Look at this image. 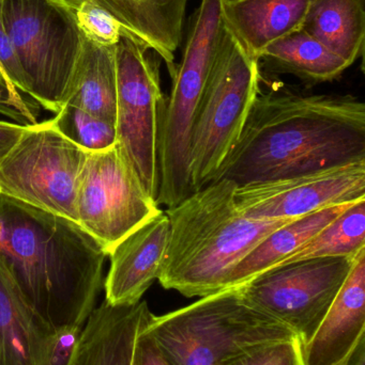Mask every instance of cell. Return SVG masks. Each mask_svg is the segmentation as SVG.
Here are the masks:
<instances>
[{"label": "cell", "mask_w": 365, "mask_h": 365, "mask_svg": "<svg viewBox=\"0 0 365 365\" xmlns=\"http://www.w3.org/2000/svg\"><path fill=\"white\" fill-rule=\"evenodd\" d=\"M28 128L29 125L0 122V163L21 140Z\"/></svg>", "instance_id": "cell-31"}, {"label": "cell", "mask_w": 365, "mask_h": 365, "mask_svg": "<svg viewBox=\"0 0 365 365\" xmlns=\"http://www.w3.org/2000/svg\"><path fill=\"white\" fill-rule=\"evenodd\" d=\"M364 249L365 197L354 202L282 264L316 257H356Z\"/></svg>", "instance_id": "cell-23"}, {"label": "cell", "mask_w": 365, "mask_h": 365, "mask_svg": "<svg viewBox=\"0 0 365 365\" xmlns=\"http://www.w3.org/2000/svg\"><path fill=\"white\" fill-rule=\"evenodd\" d=\"M124 32L115 45L117 71L116 147L146 192L159 193V139L165 98L161 89V59Z\"/></svg>", "instance_id": "cell-8"}, {"label": "cell", "mask_w": 365, "mask_h": 365, "mask_svg": "<svg viewBox=\"0 0 365 365\" xmlns=\"http://www.w3.org/2000/svg\"><path fill=\"white\" fill-rule=\"evenodd\" d=\"M356 257H316L281 264L238 289L246 304L286 326L304 346L331 308Z\"/></svg>", "instance_id": "cell-9"}, {"label": "cell", "mask_w": 365, "mask_h": 365, "mask_svg": "<svg viewBox=\"0 0 365 365\" xmlns=\"http://www.w3.org/2000/svg\"><path fill=\"white\" fill-rule=\"evenodd\" d=\"M151 317L145 300L119 306L104 300L88 317L70 365H132L137 336Z\"/></svg>", "instance_id": "cell-14"}, {"label": "cell", "mask_w": 365, "mask_h": 365, "mask_svg": "<svg viewBox=\"0 0 365 365\" xmlns=\"http://www.w3.org/2000/svg\"><path fill=\"white\" fill-rule=\"evenodd\" d=\"M360 162H365L362 101L280 88L259 92L214 181L242 187Z\"/></svg>", "instance_id": "cell-1"}, {"label": "cell", "mask_w": 365, "mask_h": 365, "mask_svg": "<svg viewBox=\"0 0 365 365\" xmlns=\"http://www.w3.org/2000/svg\"><path fill=\"white\" fill-rule=\"evenodd\" d=\"M345 365H365V336L351 351Z\"/></svg>", "instance_id": "cell-32"}, {"label": "cell", "mask_w": 365, "mask_h": 365, "mask_svg": "<svg viewBox=\"0 0 365 365\" xmlns=\"http://www.w3.org/2000/svg\"><path fill=\"white\" fill-rule=\"evenodd\" d=\"M146 331L175 365H218L256 345L296 336L286 326L246 304L238 287L163 317L152 315Z\"/></svg>", "instance_id": "cell-4"}, {"label": "cell", "mask_w": 365, "mask_h": 365, "mask_svg": "<svg viewBox=\"0 0 365 365\" xmlns=\"http://www.w3.org/2000/svg\"><path fill=\"white\" fill-rule=\"evenodd\" d=\"M146 327L137 336L132 365H175L164 355L151 334L146 331Z\"/></svg>", "instance_id": "cell-30"}, {"label": "cell", "mask_w": 365, "mask_h": 365, "mask_svg": "<svg viewBox=\"0 0 365 365\" xmlns=\"http://www.w3.org/2000/svg\"><path fill=\"white\" fill-rule=\"evenodd\" d=\"M23 96L0 71V113L21 125H34L38 119V106Z\"/></svg>", "instance_id": "cell-27"}, {"label": "cell", "mask_w": 365, "mask_h": 365, "mask_svg": "<svg viewBox=\"0 0 365 365\" xmlns=\"http://www.w3.org/2000/svg\"><path fill=\"white\" fill-rule=\"evenodd\" d=\"M161 212L116 145L88 152L75 195L76 222L107 257L124 237Z\"/></svg>", "instance_id": "cell-11"}, {"label": "cell", "mask_w": 365, "mask_h": 365, "mask_svg": "<svg viewBox=\"0 0 365 365\" xmlns=\"http://www.w3.org/2000/svg\"><path fill=\"white\" fill-rule=\"evenodd\" d=\"M347 359H349V358H347ZM347 359L345 360V361L343 362V364H339V365H345V364H346Z\"/></svg>", "instance_id": "cell-33"}, {"label": "cell", "mask_w": 365, "mask_h": 365, "mask_svg": "<svg viewBox=\"0 0 365 365\" xmlns=\"http://www.w3.org/2000/svg\"><path fill=\"white\" fill-rule=\"evenodd\" d=\"M70 8L90 1L111 15L126 34L164 60L175 72V51L182 40L188 0H62Z\"/></svg>", "instance_id": "cell-16"}, {"label": "cell", "mask_w": 365, "mask_h": 365, "mask_svg": "<svg viewBox=\"0 0 365 365\" xmlns=\"http://www.w3.org/2000/svg\"><path fill=\"white\" fill-rule=\"evenodd\" d=\"M353 203L339 204L311 212L274 230L229 272L225 289L239 287L286 261Z\"/></svg>", "instance_id": "cell-19"}, {"label": "cell", "mask_w": 365, "mask_h": 365, "mask_svg": "<svg viewBox=\"0 0 365 365\" xmlns=\"http://www.w3.org/2000/svg\"><path fill=\"white\" fill-rule=\"evenodd\" d=\"M55 330L30 308L0 261V365H44Z\"/></svg>", "instance_id": "cell-18"}, {"label": "cell", "mask_w": 365, "mask_h": 365, "mask_svg": "<svg viewBox=\"0 0 365 365\" xmlns=\"http://www.w3.org/2000/svg\"><path fill=\"white\" fill-rule=\"evenodd\" d=\"M261 64L223 24L190 140L192 193L214 181L261 92Z\"/></svg>", "instance_id": "cell-6"}, {"label": "cell", "mask_w": 365, "mask_h": 365, "mask_svg": "<svg viewBox=\"0 0 365 365\" xmlns=\"http://www.w3.org/2000/svg\"><path fill=\"white\" fill-rule=\"evenodd\" d=\"M87 154L49 121L29 125L0 163V195L76 222L75 195Z\"/></svg>", "instance_id": "cell-10"}, {"label": "cell", "mask_w": 365, "mask_h": 365, "mask_svg": "<svg viewBox=\"0 0 365 365\" xmlns=\"http://www.w3.org/2000/svg\"><path fill=\"white\" fill-rule=\"evenodd\" d=\"M313 0H222L223 24L250 55L301 30Z\"/></svg>", "instance_id": "cell-17"}, {"label": "cell", "mask_w": 365, "mask_h": 365, "mask_svg": "<svg viewBox=\"0 0 365 365\" xmlns=\"http://www.w3.org/2000/svg\"><path fill=\"white\" fill-rule=\"evenodd\" d=\"M0 71L6 81L21 93L27 96L25 77L19 57L0 19Z\"/></svg>", "instance_id": "cell-29"}, {"label": "cell", "mask_w": 365, "mask_h": 365, "mask_svg": "<svg viewBox=\"0 0 365 365\" xmlns=\"http://www.w3.org/2000/svg\"><path fill=\"white\" fill-rule=\"evenodd\" d=\"M221 6L222 0H201L189 21L181 61L171 76L159 139V206L174 207L192 193L191 133L222 36Z\"/></svg>", "instance_id": "cell-5"}, {"label": "cell", "mask_w": 365, "mask_h": 365, "mask_svg": "<svg viewBox=\"0 0 365 365\" xmlns=\"http://www.w3.org/2000/svg\"><path fill=\"white\" fill-rule=\"evenodd\" d=\"M237 189L229 180H216L167 208L171 232L158 278L164 289L186 297L223 291L234 267L271 232L294 220L244 216Z\"/></svg>", "instance_id": "cell-3"}, {"label": "cell", "mask_w": 365, "mask_h": 365, "mask_svg": "<svg viewBox=\"0 0 365 365\" xmlns=\"http://www.w3.org/2000/svg\"><path fill=\"white\" fill-rule=\"evenodd\" d=\"M302 29L351 66L364 57L365 0H313Z\"/></svg>", "instance_id": "cell-22"}, {"label": "cell", "mask_w": 365, "mask_h": 365, "mask_svg": "<svg viewBox=\"0 0 365 365\" xmlns=\"http://www.w3.org/2000/svg\"><path fill=\"white\" fill-rule=\"evenodd\" d=\"M106 257L75 221L0 195V261L54 329L85 325L102 289Z\"/></svg>", "instance_id": "cell-2"}, {"label": "cell", "mask_w": 365, "mask_h": 365, "mask_svg": "<svg viewBox=\"0 0 365 365\" xmlns=\"http://www.w3.org/2000/svg\"><path fill=\"white\" fill-rule=\"evenodd\" d=\"M49 122L61 136L86 152L105 151L117 143L115 124L72 105H64Z\"/></svg>", "instance_id": "cell-24"}, {"label": "cell", "mask_w": 365, "mask_h": 365, "mask_svg": "<svg viewBox=\"0 0 365 365\" xmlns=\"http://www.w3.org/2000/svg\"><path fill=\"white\" fill-rule=\"evenodd\" d=\"M365 249L356 257L351 272L331 308L308 344L306 365L343 364L365 336Z\"/></svg>", "instance_id": "cell-15"}, {"label": "cell", "mask_w": 365, "mask_h": 365, "mask_svg": "<svg viewBox=\"0 0 365 365\" xmlns=\"http://www.w3.org/2000/svg\"><path fill=\"white\" fill-rule=\"evenodd\" d=\"M365 197V162L276 181L238 187L236 202L248 218L297 219Z\"/></svg>", "instance_id": "cell-12"}, {"label": "cell", "mask_w": 365, "mask_h": 365, "mask_svg": "<svg viewBox=\"0 0 365 365\" xmlns=\"http://www.w3.org/2000/svg\"><path fill=\"white\" fill-rule=\"evenodd\" d=\"M73 10L86 38L104 46L117 44L124 31L109 13L90 1L79 2Z\"/></svg>", "instance_id": "cell-26"}, {"label": "cell", "mask_w": 365, "mask_h": 365, "mask_svg": "<svg viewBox=\"0 0 365 365\" xmlns=\"http://www.w3.org/2000/svg\"><path fill=\"white\" fill-rule=\"evenodd\" d=\"M259 63L268 73L293 75L312 86L336 81L351 68L304 29L266 47Z\"/></svg>", "instance_id": "cell-20"}, {"label": "cell", "mask_w": 365, "mask_h": 365, "mask_svg": "<svg viewBox=\"0 0 365 365\" xmlns=\"http://www.w3.org/2000/svg\"><path fill=\"white\" fill-rule=\"evenodd\" d=\"M218 365H306L304 344L295 338L251 347Z\"/></svg>", "instance_id": "cell-25"}, {"label": "cell", "mask_w": 365, "mask_h": 365, "mask_svg": "<svg viewBox=\"0 0 365 365\" xmlns=\"http://www.w3.org/2000/svg\"><path fill=\"white\" fill-rule=\"evenodd\" d=\"M64 105L83 109L90 115L116 125L117 71L115 46H104L85 38L83 53Z\"/></svg>", "instance_id": "cell-21"}, {"label": "cell", "mask_w": 365, "mask_h": 365, "mask_svg": "<svg viewBox=\"0 0 365 365\" xmlns=\"http://www.w3.org/2000/svg\"><path fill=\"white\" fill-rule=\"evenodd\" d=\"M0 19L19 57L27 96L57 113L85 44L74 10L62 0H0Z\"/></svg>", "instance_id": "cell-7"}, {"label": "cell", "mask_w": 365, "mask_h": 365, "mask_svg": "<svg viewBox=\"0 0 365 365\" xmlns=\"http://www.w3.org/2000/svg\"><path fill=\"white\" fill-rule=\"evenodd\" d=\"M84 326H66L55 330L44 365H70Z\"/></svg>", "instance_id": "cell-28"}, {"label": "cell", "mask_w": 365, "mask_h": 365, "mask_svg": "<svg viewBox=\"0 0 365 365\" xmlns=\"http://www.w3.org/2000/svg\"><path fill=\"white\" fill-rule=\"evenodd\" d=\"M169 232V219L162 210L111 251V267L103 284L109 304L119 306L141 302L144 294L158 280Z\"/></svg>", "instance_id": "cell-13"}]
</instances>
